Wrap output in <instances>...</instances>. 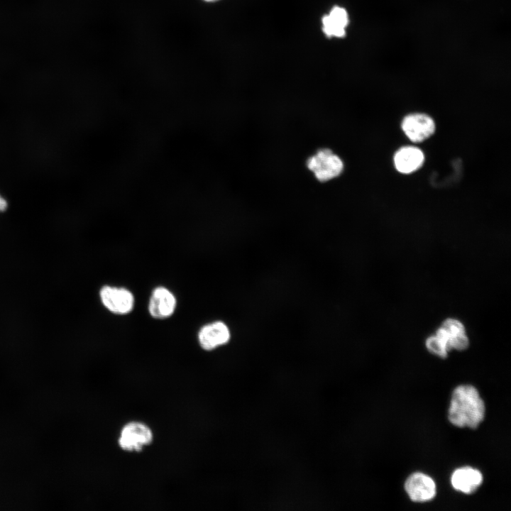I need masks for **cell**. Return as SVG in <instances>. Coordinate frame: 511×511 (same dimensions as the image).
I'll return each instance as SVG.
<instances>
[{"label":"cell","mask_w":511,"mask_h":511,"mask_svg":"<svg viewBox=\"0 0 511 511\" xmlns=\"http://www.w3.org/2000/svg\"><path fill=\"white\" fill-rule=\"evenodd\" d=\"M485 405L478 390L471 385H460L453 392L449 419L458 427L476 429L483 421Z\"/></svg>","instance_id":"obj_1"},{"label":"cell","mask_w":511,"mask_h":511,"mask_svg":"<svg viewBox=\"0 0 511 511\" xmlns=\"http://www.w3.org/2000/svg\"><path fill=\"white\" fill-rule=\"evenodd\" d=\"M152 429L141 421H130L121 428L117 444L127 453H140L150 446L154 441Z\"/></svg>","instance_id":"obj_2"},{"label":"cell","mask_w":511,"mask_h":511,"mask_svg":"<svg viewBox=\"0 0 511 511\" xmlns=\"http://www.w3.org/2000/svg\"><path fill=\"white\" fill-rule=\"evenodd\" d=\"M307 166L320 182H327L339 176L344 170L341 158L331 150H319L307 159Z\"/></svg>","instance_id":"obj_3"},{"label":"cell","mask_w":511,"mask_h":511,"mask_svg":"<svg viewBox=\"0 0 511 511\" xmlns=\"http://www.w3.org/2000/svg\"><path fill=\"white\" fill-rule=\"evenodd\" d=\"M99 297L104 307L116 315L128 314L134 308V295L123 287L104 285L99 290Z\"/></svg>","instance_id":"obj_4"},{"label":"cell","mask_w":511,"mask_h":511,"mask_svg":"<svg viewBox=\"0 0 511 511\" xmlns=\"http://www.w3.org/2000/svg\"><path fill=\"white\" fill-rule=\"evenodd\" d=\"M177 307L175 295L164 286L155 287L150 294L148 309L150 315L157 319L170 317Z\"/></svg>","instance_id":"obj_5"},{"label":"cell","mask_w":511,"mask_h":511,"mask_svg":"<svg viewBox=\"0 0 511 511\" xmlns=\"http://www.w3.org/2000/svg\"><path fill=\"white\" fill-rule=\"evenodd\" d=\"M230 331L226 324L221 321L202 326L197 334L199 346L204 351H211L226 344L230 339Z\"/></svg>","instance_id":"obj_6"},{"label":"cell","mask_w":511,"mask_h":511,"mask_svg":"<svg viewBox=\"0 0 511 511\" xmlns=\"http://www.w3.org/2000/svg\"><path fill=\"white\" fill-rule=\"evenodd\" d=\"M402 128L410 140L413 142H422L434 133L435 123L427 114H412L404 118Z\"/></svg>","instance_id":"obj_7"},{"label":"cell","mask_w":511,"mask_h":511,"mask_svg":"<svg viewBox=\"0 0 511 511\" xmlns=\"http://www.w3.org/2000/svg\"><path fill=\"white\" fill-rule=\"evenodd\" d=\"M405 488L414 502L431 500L436 495V485L428 476L422 473L412 474L406 480Z\"/></svg>","instance_id":"obj_8"},{"label":"cell","mask_w":511,"mask_h":511,"mask_svg":"<svg viewBox=\"0 0 511 511\" xmlns=\"http://www.w3.org/2000/svg\"><path fill=\"white\" fill-rule=\"evenodd\" d=\"M348 24V11L345 8L339 6H334L322 18V31L328 38H344Z\"/></svg>","instance_id":"obj_9"},{"label":"cell","mask_w":511,"mask_h":511,"mask_svg":"<svg viewBox=\"0 0 511 511\" xmlns=\"http://www.w3.org/2000/svg\"><path fill=\"white\" fill-rule=\"evenodd\" d=\"M424 160L422 151L413 146L403 147L399 149L394 156L396 169L405 174L418 170Z\"/></svg>","instance_id":"obj_10"},{"label":"cell","mask_w":511,"mask_h":511,"mask_svg":"<svg viewBox=\"0 0 511 511\" xmlns=\"http://www.w3.org/2000/svg\"><path fill=\"white\" fill-rule=\"evenodd\" d=\"M483 482L481 473L471 467H463L456 470L451 476L453 487L463 493L471 494L475 492Z\"/></svg>","instance_id":"obj_11"},{"label":"cell","mask_w":511,"mask_h":511,"mask_svg":"<svg viewBox=\"0 0 511 511\" xmlns=\"http://www.w3.org/2000/svg\"><path fill=\"white\" fill-rule=\"evenodd\" d=\"M426 347L432 353L441 358H446L448 349L444 343L436 335L429 336L426 340Z\"/></svg>","instance_id":"obj_12"},{"label":"cell","mask_w":511,"mask_h":511,"mask_svg":"<svg viewBox=\"0 0 511 511\" xmlns=\"http://www.w3.org/2000/svg\"><path fill=\"white\" fill-rule=\"evenodd\" d=\"M441 327L449 333L450 337L460 333L466 332L463 324L460 321L453 318L445 319Z\"/></svg>","instance_id":"obj_13"},{"label":"cell","mask_w":511,"mask_h":511,"mask_svg":"<svg viewBox=\"0 0 511 511\" xmlns=\"http://www.w3.org/2000/svg\"><path fill=\"white\" fill-rule=\"evenodd\" d=\"M469 344V340L466 334V332L460 333L450 337L449 347L450 350L452 348L456 350H464Z\"/></svg>","instance_id":"obj_14"},{"label":"cell","mask_w":511,"mask_h":511,"mask_svg":"<svg viewBox=\"0 0 511 511\" xmlns=\"http://www.w3.org/2000/svg\"><path fill=\"white\" fill-rule=\"evenodd\" d=\"M7 207V202L6 199L0 195V212L4 211Z\"/></svg>","instance_id":"obj_15"},{"label":"cell","mask_w":511,"mask_h":511,"mask_svg":"<svg viewBox=\"0 0 511 511\" xmlns=\"http://www.w3.org/2000/svg\"><path fill=\"white\" fill-rule=\"evenodd\" d=\"M201 1L206 2V3H215V2H217L221 0H201Z\"/></svg>","instance_id":"obj_16"}]
</instances>
